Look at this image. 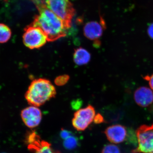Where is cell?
I'll return each instance as SVG.
<instances>
[{"label":"cell","mask_w":153,"mask_h":153,"mask_svg":"<svg viewBox=\"0 0 153 153\" xmlns=\"http://www.w3.org/2000/svg\"><path fill=\"white\" fill-rule=\"evenodd\" d=\"M26 141L28 149L33 153H60L54 150L51 144L41 140V137L36 132L29 133Z\"/></svg>","instance_id":"cell-7"},{"label":"cell","mask_w":153,"mask_h":153,"mask_svg":"<svg viewBox=\"0 0 153 153\" xmlns=\"http://www.w3.org/2000/svg\"><path fill=\"white\" fill-rule=\"evenodd\" d=\"M95 115V109L91 105L78 110L74 113L72 125L77 131L85 130L93 121Z\"/></svg>","instance_id":"cell-6"},{"label":"cell","mask_w":153,"mask_h":153,"mask_svg":"<svg viewBox=\"0 0 153 153\" xmlns=\"http://www.w3.org/2000/svg\"><path fill=\"white\" fill-rule=\"evenodd\" d=\"M12 32L7 25L0 23V44L7 43L10 39Z\"/></svg>","instance_id":"cell-13"},{"label":"cell","mask_w":153,"mask_h":153,"mask_svg":"<svg viewBox=\"0 0 153 153\" xmlns=\"http://www.w3.org/2000/svg\"><path fill=\"white\" fill-rule=\"evenodd\" d=\"M90 59V53L84 48L79 47L74 50L73 60L76 65L82 66L87 64Z\"/></svg>","instance_id":"cell-12"},{"label":"cell","mask_w":153,"mask_h":153,"mask_svg":"<svg viewBox=\"0 0 153 153\" xmlns=\"http://www.w3.org/2000/svg\"><path fill=\"white\" fill-rule=\"evenodd\" d=\"M69 76L68 75H60L57 76L55 80V84L61 86L66 84L69 80Z\"/></svg>","instance_id":"cell-16"},{"label":"cell","mask_w":153,"mask_h":153,"mask_svg":"<svg viewBox=\"0 0 153 153\" xmlns=\"http://www.w3.org/2000/svg\"><path fill=\"white\" fill-rule=\"evenodd\" d=\"M44 2L47 7L63 21L68 29L71 27L75 10L69 0H45Z\"/></svg>","instance_id":"cell-3"},{"label":"cell","mask_w":153,"mask_h":153,"mask_svg":"<svg viewBox=\"0 0 153 153\" xmlns=\"http://www.w3.org/2000/svg\"><path fill=\"white\" fill-rule=\"evenodd\" d=\"M42 113L38 107L31 106L26 108L21 112V117L24 123L30 128L39 125L42 119Z\"/></svg>","instance_id":"cell-9"},{"label":"cell","mask_w":153,"mask_h":153,"mask_svg":"<svg viewBox=\"0 0 153 153\" xmlns=\"http://www.w3.org/2000/svg\"><path fill=\"white\" fill-rule=\"evenodd\" d=\"M71 135H72V134L71 132L66 130V129H62L60 132V137L62 139L64 140L66 139Z\"/></svg>","instance_id":"cell-17"},{"label":"cell","mask_w":153,"mask_h":153,"mask_svg":"<svg viewBox=\"0 0 153 153\" xmlns=\"http://www.w3.org/2000/svg\"><path fill=\"white\" fill-rule=\"evenodd\" d=\"M147 33L150 38L153 40V23L149 25L148 27Z\"/></svg>","instance_id":"cell-20"},{"label":"cell","mask_w":153,"mask_h":153,"mask_svg":"<svg viewBox=\"0 0 153 153\" xmlns=\"http://www.w3.org/2000/svg\"><path fill=\"white\" fill-rule=\"evenodd\" d=\"M63 144L66 149L73 150L77 147L78 144V140L76 137L71 135L64 140Z\"/></svg>","instance_id":"cell-14"},{"label":"cell","mask_w":153,"mask_h":153,"mask_svg":"<svg viewBox=\"0 0 153 153\" xmlns=\"http://www.w3.org/2000/svg\"><path fill=\"white\" fill-rule=\"evenodd\" d=\"M138 146L133 151L134 153H153V123L143 125L136 131Z\"/></svg>","instance_id":"cell-4"},{"label":"cell","mask_w":153,"mask_h":153,"mask_svg":"<svg viewBox=\"0 0 153 153\" xmlns=\"http://www.w3.org/2000/svg\"><path fill=\"white\" fill-rule=\"evenodd\" d=\"M143 78L144 79L148 81L151 89L153 91V74L151 76L146 75V76H144Z\"/></svg>","instance_id":"cell-18"},{"label":"cell","mask_w":153,"mask_h":153,"mask_svg":"<svg viewBox=\"0 0 153 153\" xmlns=\"http://www.w3.org/2000/svg\"><path fill=\"white\" fill-rule=\"evenodd\" d=\"M129 132L125 127L120 125H115L108 127L105 133L110 142L115 144L120 143L126 140L129 136Z\"/></svg>","instance_id":"cell-10"},{"label":"cell","mask_w":153,"mask_h":153,"mask_svg":"<svg viewBox=\"0 0 153 153\" xmlns=\"http://www.w3.org/2000/svg\"><path fill=\"white\" fill-rule=\"evenodd\" d=\"M134 98L138 105L147 107L153 103V91L149 88L142 86L135 91Z\"/></svg>","instance_id":"cell-11"},{"label":"cell","mask_w":153,"mask_h":153,"mask_svg":"<svg viewBox=\"0 0 153 153\" xmlns=\"http://www.w3.org/2000/svg\"><path fill=\"white\" fill-rule=\"evenodd\" d=\"M56 94V89L52 82L48 79L39 78L31 82L25 97L30 105L39 107L55 97Z\"/></svg>","instance_id":"cell-2"},{"label":"cell","mask_w":153,"mask_h":153,"mask_svg":"<svg viewBox=\"0 0 153 153\" xmlns=\"http://www.w3.org/2000/svg\"><path fill=\"white\" fill-rule=\"evenodd\" d=\"M23 41L25 46L31 49H39L48 41L43 31L32 25L25 28Z\"/></svg>","instance_id":"cell-5"},{"label":"cell","mask_w":153,"mask_h":153,"mask_svg":"<svg viewBox=\"0 0 153 153\" xmlns=\"http://www.w3.org/2000/svg\"><path fill=\"white\" fill-rule=\"evenodd\" d=\"M105 28L104 20L100 17L99 21H91L86 23L83 28V33L86 38L93 41L95 47L100 45V38H101Z\"/></svg>","instance_id":"cell-8"},{"label":"cell","mask_w":153,"mask_h":153,"mask_svg":"<svg viewBox=\"0 0 153 153\" xmlns=\"http://www.w3.org/2000/svg\"><path fill=\"white\" fill-rule=\"evenodd\" d=\"M102 153H120V151L119 148L116 145L108 144L105 146Z\"/></svg>","instance_id":"cell-15"},{"label":"cell","mask_w":153,"mask_h":153,"mask_svg":"<svg viewBox=\"0 0 153 153\" xmlns=\"http://www.w3.org/2000/svg\"><path fill=\"white\" fill-rule=\"evenodd\" d=\"M103 118L102 116L101 115L99 114L96 115L95 117H94V122L96 123H100L103 122Z\"/></svg>","instance_id":"cell-19"},{"label":"cell","mask_w":153,"mask_h":153,"mask_svg":"<svg viewBox=\"0 0 153 153\" xmlns=\"http://www.w3.org/2000/svg\"><path fill=\"white\" fill-rule=\"evenodd\" d=\"M36 5L39 14L35 17L31 25L40 28L49 42L65 37L68 29L63 21L47 7L44 1Z\"/></svg>","instance_id":"cell-1"}]
</instances>
